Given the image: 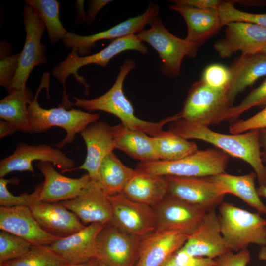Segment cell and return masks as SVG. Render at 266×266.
Returning a JSON list of instances; mask_svg holds the SVG:
<instances>
[{
    "mask_svg": "<svg viewBox=\"0 0 266 266\" xmlns=\"http://www.w3.org/2000/svg\"><path fill=\"white\" fill-rule=\"evenodd\" d=\"M169 128V131L179 136L209 143L229 156L244 161L253 168L259 185L266 186V168L261 158L259 130L226 134L182 119L171 122Z\"/></svg>",
    "mask_w": 266,
    "mask_h": 266,
    "instance_id": "1",
    "label": "cell"
},
{
    "mask_svg": "<svg viewBox=\"0 0 266 266\" xmlns=\"http://www.w3.org/2000/svg\"><path fill=\"white\" fill-rule=\"evenodd\" d=\"M136 67L135 60L126 58L120 66V71L111 88L102 95L96 98L86 99L73 96V105L89 112L101 111L118 117L128 128L145 133L155 137L163 130L164 125L179 119V113L159 122H149L138 118L134 109L125 96L123 86L129 73Z\"/></svg>",
    "mask_w": 266,
    "mask_h": 266,
    "instance_id": "2",
    "label": "cell"
},
{
    "mask_svg": "<svg viewBox=\"0 0 266 266\" xmlns=\"http://www.w3.org/2000/svg\"><path fill=\"white\" fill-rule=\"evenodd\" d=\"M48 73H45L33 100L28 105L29 118L32 133H41L53 127L64 129L66 137L56 145L60 149L68 143L74 142L75 135L89 125L98 120L100 115L90 113L80 109L71 108L67 110L61 104L57 108L47 109L40 106L38 102V95L43 88L47 90V97L49 98Z\"/></svg>",
    "mask_w": 266,
    "mask_h": 266,
    "instance_id": "3",
    "label": "cell"
},
{
    "mask_svg": "<svg viewBox=\"0 0 266 266\" xmlns=\"http://www.w3.org/2000/svg\"><path fill=\"white\" fill-rule=\"evenodd\" d=\"M218 216L220 230L229 251L238 252L250 244L266 245V220L233 204L222 202Z\"/></svg>",
    "mask_w": 266,
    "mask_h": 266,
    "instance_id": "4",
    "label": "cell"
},
{
    "mask_svg": "<svg viewBox=\"0 0 266 266\" xmlns=\"http://www.w3.org/2000/svg\"><path fill=\"white\" fill-rule=\"evenodd\" d=\"M229 156L216 149L198 150L180 160L140 162L136 169L147 174L167 176L206 177L225 172Z\"/></svg>",
    "mask_w": 266,
    "mask_h": 266,
    "instance_id": "5",
    "label": "cell"
},
{
    "mask_svg": "<svg viewBox=\"0 0 266 266\" xmlns=\"http://www.w3.org/2000/svg\"><path fill=\"white\" fill-rule=\"evenodd\" d=\"M127 50H135L145 55L148 49L136 34H131L113 40L110 44L101 51L92 55L80 57L77 49L72 48L66 59L59 63L52 69L53 75L64 86L61 105L69 109L73 105L68 99L66 91V80L70 75H73L77 81L85 88V94H89V85L85 79L78 74V69L83 66L94 64L105 67L110 60L116 55Z\"/></svg>",
    "mask_w": 266,
    "mask_h": 266,
    "instance_id": "6",
    "label": "cell"
},
{
    "mask_svg": "<svg viewBox=\"0 0 266 266\" xmlns=\"http://www.w3.org/2000/svg\"><path fill=\"white\" fill-rule=\"evenodd\" d=\"M149 25L148 29H144L136 35L142 42L149 44L158 53L161 60L160 70L163 75L179 76L184 58L195 57L199 46L172 34L158 16Z\"/></svg>",
    "mask_w": 266,
    "mask_h": 266,
    "instance_id": "7",
    "label": "cell"
},
{
    "mask_svg": "<svg viewBox=\"0 0 266 266\" xmlns=\"http://www.w3.org/2000/svg\"><path fill=\"white\" fill-rule=\"evenodd\" d=\"M233 106L226 89L211 88L200 80L190 88L179 114L180 119L208 127L226 121Z\"/></svg>",
    "mask_w": 266,
    "mask_h": 266,
    "instance_id": "8",
    "label": "cell"
},
{
    "mask_svg": "<svg viewBox=\"0 0 266 266\" xmlns=\"http://www.w3.org/2000/svg\"><path fill=\"white\" fill-rule=\"evenodd\" d=\"M23 19L26 40L24 48L20 53L16 72L7 89L9 93L15 90H26L27 79L33 68L47 62L45 46L41 44L45 28L43 22L27 4L24 8Z\"/></svg>",
    "mask_w": 266,
    "mask_h": 266,
    "instance_id": "9",
    "label": "cell"
},
{
    "mask_svg": "<svg viewBox=\"0 0 266 266\" xmlns=\"http://www.w3.org/2000/svg\"><path fill=\"white\" fill-rule=\"evenodd\" d=\"M40 161L51 163L61 170L62 173L71 172L74 168V162L60 149L42 144L29 145L19 143L13 153L1 160L0 177L13 171H28L34 174L33 162Z\"/></svg>",
    "mask_w": 266,
    "mask_h": 266,
    "instance_id": "10",
    "label": "cell"
},
{
    "mask_svg": "<svg viewBox=\"0 0 266 266\" xmlns=\"http://www.w3.org/2000/svg\"><path fill=\"white\" fill-rule=\"evenodd\" d=\"M141 239L108 223L97 237V259L109 266H134Z\"/></svg>",
    "mask_w": 266,
    "mask_h": 266,
    "instance_id": "11",
    "label": "cell"
},
{
    "mask_svg": "<svg viewBox=\"0 0 266 266\" xmlns=\"http://www.w3.org/2000/svg\"><path fill=\"white\" fill-rule=\"evenodd\" d=\"M108 197L112 211L110 222L140 238L156 231V217L153 207L133 200L122 193Z\"/></svg>",
    "mask_w": 266,
    "mask_h": 266,
    "instance_id": "12",
    "label": "cell"
},
{
    "mask_svg": "<svg viewBox=\"0 0 266 266\" xmlns=\"http://www.w3.org/2000/svg\"><path fill=\"white\" fill-rule=\"evenodd\" d=\"M159 12V5L150 2L143 14L128 18L107 30L88 36L67 32L62 40L66 47L76 48L78 55L86 54L95 46V43L100 40H115L136 34L144 30L146 25L150 24L153 19L158 16Z\"/></svg>",
    "mask_w": 266,
    "mask_h": 266,
    "instance_id": "13",
    "label": "cell"
},
{
    "mask_svg": "<svg viewBox=\"0 0 266 266\" xmlns=\"http://www.w3.org/2000/svg\"><path fill=\"white\" fill-rule=\"evenodd\" d=\"M167 195L206 211L220 204L226 195L216 183L206 177L166 176Z\"/></svg>",
    "mask_w": 266,
    "mask_h": 266,
    "instance_id": "14",
    "label": "cell"
},
{
    "mask_svg": "<svg viewBox=\"0 0 266 266\" xmlns=\"http://www.w3.org/2000/svg\"><path fill=\"white\" fill-rule=\"evenodd\" d=\"M153 208L156 217V230H175L188 236L198 228L207 212L168 195Z\"/></svg>",
    "mask_w": 266,
    "mask_h": 266,
    "instance_id": "15",
    "label": "cell"
},
{
    "mask_svg": "<svg viewBox=\"0 0 266 266\" xmlns=\"http://www.w3.org/2000/svg\"><path fill=\"white\" fill-rule=\"evenodd\" d=\"M224 37L216 41L214 48L222 58L241 54L260 52L266 46V28L248 22H233L226 24Z\"/></svg>",
    "mask_w": 266,
    "mask_h": 266,
    "instance_id": "16",
    "label": "cell"
},
{
    "mask_svg": "<svg viewBox=\"0 0 266 266\" xmlns=\"http://www.w3.org/2000/svg\"><path fill=\"white\" fill-rule=\"evenodd\" d=\"M60 202L84 224H107L112 221V207L108 195L98 181L91 180L77 197Z\"/></svg>",
    "mask_w": 266,
    "mask_h": 266,
    "instance_id": "17",
    "label": "cell"
},
{
    "mask_svg": "<svg viewBox=\"0 0 266 266\" xmlns=\"http://www.w3.org/2000/svg\"><path fill=\"white\" fill-rule=\"evenodd\" d=\"M192 257L215 259L228 251L215 209L208 211L196 230L180 249Z\"/></svg>",
    "mask_w": 266,
    "mask_h": 266,
    "instance_id": "18",
    "label": "cell"
},
{
    "mask_svg": "<svg viewBox=\"0 0 266 266\" xmlns=\"http://www.w3.org/2000/svg\"><path fill=\"white\" fill-rule=\"evenodd\" d=\"M0 229L19 236L32 245L50 246L60 237L44 231L25 206L0 207Z\"/></svg>",
    "mask_w": 266,
    "mask_h": 266,
    "instance_id": "19",
    "label": "cell"
},
{
    "mask_svg": "<svg viewBox=\"0 0 266 266\" xmlns=\"http://www.w3.org/2000/svg\"><path fill=\"white\" fill-rule=\"evenodd\" d=\"M106 224H89L73 234L59 238L49 246L69 265L97 259V237Z\"/></svg>",
    "mask_w": 266,
    "mask_h": 266,
    "instance_id": "20",
    "label": "cell"
},
{
    "mask_svg": "<svg viewBox=\"0 0 266 266\" xmlns=\"http://www.w3.org/2000/svg\"><path fill=\"white\" fill-rule=\"evenodd\" d=\"M87 147L84 162L72 171L86 170L91 180L98 181V172L103 159L116 149L112 126L103 121H96L80 133Z\"/></svg>",
    "mask_w": 266,
    "mask_h": 266,
    "instance_id": "21",
    "label": "cell"
},
{
    "mask_svg": "<svg viewBox=\"0 0 266 266\" xmlns=\"http://www.w3.org/2000/svg\"><path fill=\"white\" fill-rule=\"evenodd\" d=\"M188 235L175 230H156L141 238L134 266H161L185 244Z\"/></svg>",
    "mask_w": 266,
    "mask_h": 266,
    "instance_id": "22",
    "label": "cell"
},
{
    "mask_svg": "<svg viewBox=\"0 0 266 266\" xmlns=\"http://www.w3.org/2000/svg\"><path fill=\"white\" fill-rule=\"evenodd\" d=\"M29 207L41 227L55 236L65 237L86 226L60 202L37 201Z\"/></svg>",
    "mask_w": 266,
    "mask_h": 266,
    "instance_id": "23",
    "label": "cell"
},
{
    "mask_svg": "<svg viewBox=\"0 0 266 266\" xmlns=\"http://www.w3.org/2000/svg\"><path fill=\"white\" fill-rule=\"evenodd\" d=\"M168 6L179 13L185 20L187 27V41L200 46L216 34L224 26L218 9L193 7L170 0Z\"/></svg>",
    "mask_w": 266,
    "mask_h": 266,
    "instance_id": "24",
    "label": "cell"
},
{
    "mask_svg": "<svg viewBox=\"0 0 266 266\" xmlns=\"http://www.w3.org/2000/svg\"><path fill=\"white\" fill-rule=\"evenodd\" d=\"M37 168L43 174L39 201L57 202L77 197L91 179L88 174L77 178L64 176L58 172L48 162L39 161Z\"/></svg>",
    "mask_w": 266,
    "mask_h": 266,
    "instance_id": "25",
    "label": "cell"
},
{
    "mask_svg": "<svg viewBox=\"0 0 266 266\" xmlns=\"http://www.w3.org/2000/svg\"><path fill=\"white\" fill-rule=\"evenodd\" d=\"M229 68L230 80L227 95L233 103L238 93L266 75V55L261 52L241 54Z\"/></svg>",
    "mask_w": 266,
    "mask_h": 266,
    "instance_id": "26",
    "label": "cell"
},
{
    "mask_svg": "<svg viewBox=\"0 0 266 266\" xmlns=\"http://www.w3.org/2000/svg\"><path fill=\"white\" fill-rule=\"evenodd\" d=\"M115 148L140 162L158 160L153 137L121 123L112 126Z\"/></svg>",
    "mask_w": 266,
    "mask_h": 266,
    "instance_id": "27",
    "label": "cell"
},
{
    "mask_svg": "<svg viewBox=\"0 0 266 266\" xmlns=\"http://www.w3.org/2000/svg\"><path fill=\"white\" fill-rule=\"evenodd\" d=\"M122 194L133 200L153 207L167 195L166 177L136 170V174L127 184Z\"/></svg>",
    "mask_w": 266,
    "mask_h": 266,
    "instance_id": "28",
    "label": "cell"
},
{
    "mask_svg": "<svg viewBox=\"0 0 266 266\" xmlns=\"http://www.w3.org/2000/svg\"><path fill=\"white\" fill-rule=\"evenodd\" d=\"M219 186L225 194L236 196L260 214H266V206L262 201L255 187V172L243 175H233L223 172L207 177Z\"/></svg>",
    "mask_w": 266,
    "mask_h": 266,
    "instance_id": "29",
    "label": "cell"
},
{
    "mask_svg": "<svg viewBox=\"0 0 266 266\" xmlns=\"http://www.w3.org/2000/svg\"><path fill=\"white\" fill-rule=\"evenodd\" d=\"M136 173L135 169L126 166L112 152L100 165L98 182L107 195L121 194Z\"/></svg>",
    "mask_w": 266,
    "mask_h": 266,
    "instance_id": "30",
    "label": "cell"
},
{
    "mask_svg": "<svg viewBox=\"0 0 266 266\" xmlns=\"http://www.w3.org/2000/svg\"><path fill=\"white\" fill-rule=\"evenodd\" d=\"M33 99L28 88L11 92L0 101V119L10 123L17 131L32 133L28 105Z\"/></svg>",
    "mask_w": 266,
    "mask_h": 266,
    "instance_id": "31",
    "label": "cell"
},
{
    "mask_svg": "<svg viewBox=\"0 0 266 266\" xmlns=\"http://www.w3.org/2000/svg\"><path fill=\"white\" fill-rule=\"evenodd\" d=\"M153 141L159 160L173 161L190 156L199 150L193 141L169 131H163L153 137Z\"/></svg>",
    "mask_w": 266,
    "mask_h": 266,
    "instance_id": "32",
    "label": "cell"
},
{
    "mask_svg": "<svg viewBox=\"0 0 266 266\" xmlns=\"http://www.w3.org/2000/svg\"><path fill=\"white\" fill-rule=\"evenodd\" d=\"M39 16L48 32L49 39L53 44L63 39L67 31L59 18L60 3L55 0H26Z\"/></svg>",
    "mask_w": 266,
    "mask_h": 266,
    "instance_id": "33",
    "label": "cell"
},
{
    "mask_svg": "<svg viewBox=\"0 0 266 266\" xmlns=\"http://www.w3.org/2000/svg\"><path fill=\"white\" fill-rule=\"evenodd\" d=\"M68 264L49 246L33 245L24 256L0 264V266H67Z\"/></svg>",
    "mask_w": 266,
    "mask_h": 266,
    "instance_id": "34",
    "label": "cell"
},
{
    "mask_svg": "<svg viewBox=\"0 0 266 266\" xmlns=\"http://www.w3.org/2000/svg\"><path fill=\"white\" fill-rule=\"evenodd\" d=\"M18 179H0V205L4 207L25 206L29 207L34 202L39 201L42 183L38 184L34 191L31 193H24L19 196L13 195L9 191L7 185L9 183L17 184Z\"/></svg>",
    "mask_w": 266,
    "mask_h": 266,
    "instance_id": "35",
    "label": "cell"
},
{
    "mask_svg": "<svg viewBox=\"0 0 266 266\" xmlns=\"http://www.w3.org/2000/svg\"><path fill=\"white\" fill-rule=\"evenodd\" d=\"M33 245L26 240L4 231L0 232V264L19 258Z\"/></svg>",
    "mask_w": 266,
    "mask_h": 266,
    "instance_id": "36",
    "label": "cell"
},
{
    "mask_svg": "<svg viewBox=\"0 0 266 266\" xmlns=\"http://www.w3.org/2000/svg\"><path fill=\"white\" fill-rule=\"evenodd\" d=\"M218 10L224 26L230 22H243L266 28V13L255 14L242 11L234 7L233 1H224Z\"/></svg>",
    "mask_w": 266,
    "mask_h": 266,
    "instance_id": "37",
    "label": "cell"
},
{
    "mask_svg": "<svg viewBox=\"0 0 266 266\" xmlns=\"http://www.w3.org/2000/svg\"><path fill=\"white\" fill-rule=\"evenodd\" d=\"M262 106H266V79L251 91L238 105L229 110L226 121L235 120L250 109Z\"/></svg>",
    "mask_w": 266,
    "mask_h": 266,
    "instance_id": "38",
    "label": "cell"
},
{
    "mask_svg": "<svg viewBox=\"0 0 266 266\" xmlns=\"http://www.w3.org/2000/svg\"><path fill=\"white\" fill-rule=\"evenodd\" d=\"M230 80L229 68L220 64H212L204 69L200 80L208 86L216 89H226Z\"/></svg>",
    "mask_w": 266,
    "mask_h": 266,
    "instance_id": "39",
    "label": "cell"
},
{
    "mask_svg": "<svg viewBox=\"0 0 266 266\" xmlns=\"http://www.w3.org/2000/svg\"><path fill=\"white\" fill-rule=\"evenodd\" d=\"M266 128V106L261 111L246 120L236 121L230 125L229 132L240 134L252 130Z\"/></svg>",
    "mask_w": 266,
    "mask_h": 266,
    "instance_id": "40",
    "label": "cell"
},
{
    "mask_svg": "<svg viewBox=\"0 0 266 266\" xmlns=\"http://www.w3.org/2000/svg\"><path fill=\"white\" fill-rule=\"evenodd\" d=\"M161 266H215V262L208 258L191 256L179 249Z\"/></svg>",
    "mask_w": 266,
    "mask_h": 266,
    "instance_id": "41",
    "label": "cell"
},
{
    "mask_svg": "<svg viewBox=\"0 0 266 266\" xmlns=\"http://www.w3.org/2000/svg\"><path fill=\"white\" fill-rule=\"evenodd\" d=\"M20 53L3 58L0 61V85L6 89L16 72Z\"/></svg>",
    "mask_w": 266,
    "mask_h": 266,
    "instance_id": "42",
    "label": "cell"
},
{
    "mask_svg": "<svg viewBox=\"0 0 266 266\" xmlns=\"http://www.w3.org/2000/svg\"><path fill=\"white\" fill-rule=\"evenodd\" d=\"M215 266H247L251 260V256L247 248L234 253L228 251L214 259Z\"/></svg>",
    "mask_w": 266,
    "mask_h": 266,
    "instance_id": "43",
    "label": "cell"
},
{
    "mask_svg": "<svg viewBox=\"0 0 266 266\" xmlns=\"http://www.w3.org/2000/svg\"><path fill=\"white\" fill-rule=\"evenodd\" d=\"M109 0H93L89 2V9L85 16V22L88 24H92L98 12L106 5L111 2Z\"/></svg>",
    "mask_w": 266,
    "mask_h": 266,
    "instance_id": "44",
    "label": "cell"
},
{
    "mask_svg": "<svg viewBox=\"0 0 266 266\" xmlns=\"http://www.w3.org/2000/svg\"><path fill=\"white\" fill-rule=\"evenodd\" d=\"M17 130L9 122L0 120V138H2L15 133Z\"/></svg>",
    "mask_w": 266,
    "mask_h": 266,
    "instance_id": "45",
    "label": "cell"
},
{
    "mask_svg": "<svg viewBox=\"0 0 266 266\" xmlns=\"http://www.w3.org/2000/svg\"><path fill=\"white\" fill-rule=\"evenodd\" d=\"M259 130L261 158L263 163H266V128L261 129Z\"/></svg>",
    "mask_w": 266,
    "mask_h": 266,
    "instance_id": "46",
    "label": "cell"
},
{
    "mask_svg": "<svg viewBox=\"0 0 266 266\" xmlns=\"http://www.w3.org/2000/svg\"><path fill=\"white\" fill-rule=\"evenodd\" d=\"M98 263L99 260L98 259H94L84 263L68 265L67 266H98Z\"/></svg>",
    "mask_w": 266,
    "mask_h": 266,
    "instance_id": "47",
    "label": "cell"
},
{
    "mask_svg": "<svg viewBox=\"0 0 266 266\" xmlns=\"http://www.w3.org/2000/svg\"><path fill=\"white\" fill-rule=\"evenodd\" d=\"M257 191L260 197H264L266 199V186L259 185L257 188Z\"/></svg>",
    "mask_w": 266,
    "mask_h": 266,
    "instance_id": "48",
    "label": "cell"
},
{
    "mask_svg": "<svg viewBox=\"0 0 266 266\" xmlns=\"http://www.w3.org/2000/svg\"><path fill=\"white\" fill-rule=\"evenodd\" d=\"M258 257L260 260L266 261V246H264L261 248L258 254Z\"/></svg>",
    "mask_w": 266,
    "mask_h": 266,
    "instance_id": "49",
    "label": "cell"
},
{
    "mask_svg": "<svg viewBox=\"0 0 266 266\" xmlns=\"http://www.w3.org/2000/svg\"><path fill=\"white\" fill-rule=\"evenodd\" d=\"M98 266H109L99 260Z\"/></svg>",
    "mask_w": 266,
    "mask_h": 266,
    "instance_id": "50",
    "label": "cell"
},
{
    "mask_svg": "<svg viewBox=\"0 0 266 266\" xmlns=\"http://www.w3.org/2000/svg\"><path fill=\"white\" fill-rule=\"evenodd\" d=\"M261 53L266 55V46H265L263 49L261 51Z\"/></svg>",
    "mask_w": 266,
    "mask_h": 266,
    "instance_id": "51",
    "label": "cell"
}]
</instances>
